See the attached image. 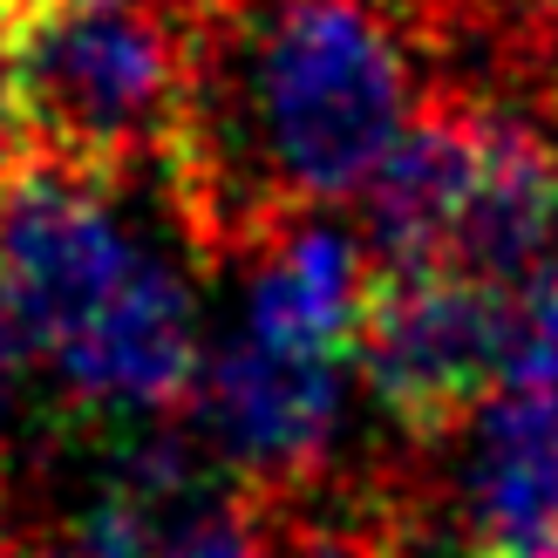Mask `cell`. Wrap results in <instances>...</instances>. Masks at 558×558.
<instances>
[{"label":"cell","mask_w":558,"mask_h":558,"mask_svg":"<svg viewBox=\"0 0 558 558\" xmlns=\"http://www.w3.org/2000/svg\"><path fill=\"white\" fill-rule=\"evenodd\" d=\"M27 144L89 178L157 171L191 136V21L117 0H0Z\"/></svg>","instance_id":"2"},{"label":"cell","mask_w":558,"mask_h":558,"mask_svg":"<svg viewBox=\"0 0 558 558\" xmlns=\"http://www.w3.org/2000/svg\"><path fill=\"white\" fill-rule=\"evenodd\" d=\"M21 163H35V144H27L21 82H14V41H8V14H0V184H8Z\"/></svg>","instance_id":"11"},{"label":"cell","mask_w":558,"mask_h":558,"mask_svg":"<svg viewBox=\"0 0 558 558\" xmlns=\"http://www.w3.org/2000/svg\"><path fill=\"white\" fill-rule=\"evenodd\" d=\"M62 396L89 415H171L198 396V300L184 272L150 253L136 279L75 333L62 354H48Z\"/></svg>","instance_id":"7"},{"label":"cell","mask_w":558,"mask_h":558,"mask_svg":"<svg viewBox=\"0 0 558 558\" xmlns=\"http://www.w3.org/2000/svg\"><path fill=\"white\" fill-rule=\"evenodd\" d=\"M287 538L293 524L279 518V497L239 477L163 538V558H287Z\"/></svg>","instance_id":"10"},{"label":"cell","mask_w":558,"mask_h":558,"mask_svg":"<svg viewBox=\"0 0 558 558\" xmlns=\"http://www.w3.org/2000/svg\"><path fill=\"white\" fill-rule=\"evenodd\" d=\"M532 348L524 293L463 272H375L361 375L409 442H450Z\"/></svg>","instance_id":"3"},{"label":"cell","mask_w":558,"mask_h":558,"mask_svg":"<svg viewBox=\"0 0 558 558\" xmlns=\"http://www.w3.org/2000/svg\"><path fill=\"white\" fill-rule=\"evenodd\" d=\"M0 558H35L27 545H14V538H0Z\"/></svg>","instance_id":"13"},{"label":"cell","mask_w":558,"mask_h":558,"mask_svg":"<svg viewBox=\"0 0 558 558\" xmlns=\"http://www.w3.org/2000/svg\"><path fill=\"white\" fill-rule=\"evenodd\" d=\"M484 171V96L442 89L415 109L402 144L368 178V253L375 272H442L457 218Z\"/></svg>","instance_id":"8"},{"label":"cell","mask_w":558,"mask_h":558,"mask_svg":"<svg viewBox=\"0 0 558 558\" xmlns=\"http://www.w3.org/2000/svg\"><path fill=\"white\" fill-rule=\"evenodd\" d=\"M415 109L396 0H205L171 198L191 232L259 245L279 218L368 191Z\"/></svg>","instance_id":"1"},{"label":"cell","mask_w":558,"mask_h":558,"mask_svg":"<svg viewBox=\"0 0 558 558\" xmlns=\"http://www.w3.org/2000/svg\"><path fill=\"white\" fill-rule=\"evenodd\" d=\"M150 253L157 245L117 218L109 178L35 157L0 184V293L41 361L62 354Z\"/></svg>","instance_id":"4"},{"label":"cell","mask_w":558,"mask_h":558,"mask_svg":"<svg viewBox=\"0 0 558 558\" xmlns=\"http://www.w3.org/2000/svg\"><path fill=\"white\" fill-rule=\"evenodd\" d=\"M341 368L348 361H314V354H279L266 341H232L205 361L191 415L198 436L253 490H306L333 457L341 436Z\"/></svg>","instance_id":"5"},{"label":"cell","mask_w":558,"mask_h":558,"mask_svg":"<svg viewBox=\"0 0 558 558\" xmlns=\"http://www.w3.org/2000/svg\"><path fill=\"white\" fill-rule=\"evenodd\" d=\"M35 354L27 348V333H21V320H14V306H8V293H0V409H8V396H14V381H21V361Z\"/></svg>","instance_id":"12"},{"label":"cell","mask_w":558,"mask_h":558,"mask_svg":"<svg viewBox=\"0 0 558 558\" xmlns=\"http://www.w3.org/2000/svg\"><path fill=\"white\" fill-rule=\"evenodd\" d=\"M253 300H245V333L279 354L314 361H354L361 327H368L375 272L361 239L327 226L320 211H293L253 245Z\"/></svg>","instance_id":"9"},{"label":"cell","mask_w":558,"mask_h":558,"mask_svg":"<svg viewBox=\"0 0 558 558\" xmlns=\"http://www.w3.org/2000/svg\"><path fill=\"white\" fill-rule=\"evenodd\" d=\"M457 511L477 558H558V361L524 354L470 423Z\"/></svg>","instance_id":"6"}]
</instances>
